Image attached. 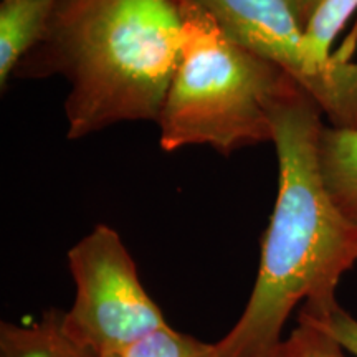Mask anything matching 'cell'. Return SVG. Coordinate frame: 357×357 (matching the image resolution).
Listing matches in <instances>:
<instances>
[{
  "mask_svg": "<svg viewBox=\"0 0 357 357\" xmlns=\"http://www.w3.org/2000/svg\"><path fill=\"white\" fill-rule=\"evenodd\" d=\"M102 357H121L119 354H108V356H102Z\"/></svg>",
  "mask_w": 357,
  "mask_h": 357,
  "instance_id": "cell-14",
  "label": "cell"
},
{
  "mask_svg": "<svg viewBox=\"0 0 357 357\" xmlns=\"http://www.w3.org/2000/svg\"><path fill=\"white\" fill-rule=\"evenodd\" d=\"M323 2L324 0H289V3L293 6L303 26H306V24L312 17V13L316 12V8H318Z\"/></svg>",
  "mask_w": 357,
  "mask_h": 357,
  "instance_id": "cell-13",
  "label": "cell"
},
{
  "mask_svg": "<svg viewBox=\"0 0 357 357\" xmlns=\"http://www.w3.org/2000/svg\"><path fill=\"white\" fill-rule=\"evenodd\" d=\"M319 166L333 202L357 227V129L323 128Z\"/></svg>",
  "mask_w": 357,
  "mask_h": 357,
  "instance_id": "cell-8",
  "label": "cell"
},
{
  "mask_svg": "<svg viewBox=\"0 0 357 357\" xmlns=\"http://www.w3.org/2000/svg\"><path fill=\"white\" fill-rule=\"evenodd\" d=\"M185 0H58L19 78L63 77L68 139L158 123L181 60Z\"/></svg>",
  "mask_w": 357,
  "mask_h": 357,
  "instance_id": "cell-2",
  "label": "cell"
},
{
  "mask_svg": "<svg viewBox=\"0 0 357 357\" xmlns=\"http://www.w3.org/2000/svg\"><path fill=\"white\" fill-rule=\"evenodd\" d=\"M0 357H100L66 331L63 312L48 311L38 323L0 324Z\"/></svg>",
  "mask_w": 357,
  "mask_h": 357,
  "instance_id": "cell-7",
  "label": "cell"
},
{
  "mask_svg": "<svg viewBox=\"0 0 357 357\" xmlns=\"http://www.w3.org/2000/svg\"><path fill=\"white\" fill-rule=\"evenodd\" d=\"M58 0H2L0 3V86L6 89L24 56L37 45Z\"/></svg>",
  "mask_w": 357,
  "mask_h": 357,
  "instance_id": "cell-6",
  "label": "cell"
},
{
  "mask_svg": "<svg viewBox=\"0 0 357 357\" xmlns=\"http://www.w3.org/2000/svg\"><path fill=\"white\" fill-rule=\"evenodd\" d=\"M75 301L65 328L98 356L123 354L167 321L146 293L121 236L100 223L68 252Z\"/></svg>",
  "mask_w": 357,
  "mask_h": 357,
  "instance_id": "cell-4",
  "label": "cell"
},
{
  "mask_svg": "<svg viewBox=\"0 0 357 357\" xmlns=\"http://www.w3.org/2000/svg\"><path fill=\"white\" fill-rule=\"evenodd\" d=\"M321 113L298 83L276 105L278 197L248 305L215 342L220 357H270L294 307L337 303L339 281L357 263V227L339 212L321 176Z\"/></svg>",
  "mask_w": 357,
  "mask_h": 357,
  "instance_id": "cell-1",
  "label": "cell"
},
{
  "mask_svg": "<svg viewBox=\"0 0 357 357\" xmlns=\"http://www.w3.org/2000/svg\"><path fill=\"white\" fill-rule=\"evenodd\" d=\"M270 357H347L346 349L326 329L305 314H300L298 328L281 341Z\"/></svg>",
  "mask_w": 357,
  "mask_h": 357,
  "instance_id": "cell-11",
  "label": "cell"
},
{
  "mask_svg": "<svg viewBox=\"0 0 357 357\" xmlns=\"http://www.w3.org/2000/svg\"><path fill=\"white\" fill-rule=\"evenodd\" d=\"M223 30L281 66L328 116L333 128L357 129V61L311 56L305 26L289 0H194Z\"/></svg>",
  "mask_w": 357,
  "mask_h": 357,
  "instance_id": "cell-5",
  "label": "cell"
},
{
  "mask_svg": "<svg viewBox=\"0 0 357 357\" xmlns=\"http://www.w3.org/2000/svg\"><path fill=\"white\" fill-rule=\"evenodd\" d=\"M300 314H305L319 324L347 352L357 357V319L352 318L337 303L326 307L305 305Z\"/></svg>",
  "mask_w": 357,
  "mask_h": 357,
  "instance_id": "cell-12",
  "label": "cell"
},
{
  "mask_svg": "<svg viewBox=\"0 0 357 357\" xmlns=\"http://www.w3.org/2000/svg\"><path fill=\"white\" fill-rule=\"evenodd\" d=\"M356 10L357 0H324L316 8L305 26L306 48L314 60L319 63L333 60L334 56L329 53L333 40Z\"/></svg>",
  "mask_w": 357,
  "mask_h": 357,
  "instance_id": "cell-9",
  "label": "cell"
},
{
  "mask_svg": "<svg viewBox=\"0 0 357 357\" xmlns=\"http://www.w3.org/2000/svg\"><path fill=\"white\" fill-rule=\"evenodd\" d=\"M121 357H220L217 344L202 342L171 326L159 329L119 354Z\"/></svg>",
  "mask_w": 357,
  "mask_h": 357,
  "instance_id": "cell-10",
  "label": "cell"
},
{
  "mask_svg": "<svg viewBox=\"0 0 357 357\" xmlns=\"http://www.w3.org/2000/svg\"><path fill=\"white\" fill-rule=\"evenodd\" d=\"M296 82L235 38L194 0H185L181 60L158 119L166 153L211 146L230 155L273 142V114Z\"/></svg>",
  "mask_w": 357,
  "mask_h": 357,
  "instance_id": "cell-3",
  "label": "cell"
}]
</instances>
